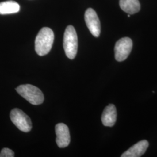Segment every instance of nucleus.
Masks as SVG:
<instances>
[{
  "label": "nucleus",
  "mask_w": 157,
  "mask_h": 157,
  "mask_svg": "<svg viewBox=\"0 0 157 157\" xmlns=\"http://www.w3.org/2000/svg\"><path fill=\"white\" fill-rule=\"evenodd\" d=\"M54 40L53 31L48 28H43L37 34L35 40V50L40 56L49 53Z\"/></svg>",
  "instance_id": "nucleus-1"
},
{
  "label": "nucleus",
  "mask_w": 157,
  "mask_h": 157,
  "mask_svg": "<svg viewBox=\"0 0 157 157\" xmlns=\"http://www.w3.org/2000/svg\"><path fill=\"white\" fill-rule=\"evenodd\" d=\"M17 93L32 105L41 104L44 97L43 92L38 87L32 84H22L16 89Z\"/></svg>",
  "instance_id": "nucleus-2"
},
{
  "label": "nucleus",
  "mask_w": 157,
  "mask_h": 157,
  "mask_svg": "<svg viewBox=\"0 0 157 157\" xmlns=\"http://www.w3.org/2000/svg\"><path fill=\"white\" fill-rule=\"evenodd\" d=\"M78 47V36L73 26L69 25L65 29L63 36V48L68 58L73 59L76 56Z\"/></svg>",
  "instance_id": "nucleus-3"
},
{
  "label": "nucleus",
  "mask_w": 157,
  "mask_h": 157,
  "mask_svg": "<svg viewBox=\"0 0 157 157\" xmlns=\"http://www.w3.org/2000/svg\"><path fill=\"white\" fill-rule=\"evenodd\" d=\"M10 118L12 123L23 132H29L32 128L30 118L25 112L18 108H14L10 113Z\"/></svg>",
  "instance_id": "nucleus-4"
},
{
  "label": "nucleus",
  "mask_w": 157,
  "mask_h": 157,
  "mask_svg": "<svg viewBox=\"0 0 157 157\" xmlns=\"http://www.w3.org/2000/svg\"><path fill=\"white\" fill-rule=\"evenodd\" d=\"M133 47L132 40L129 37H123L115 45V57L118 62L124 61L130 54Z\"/></svg>",
  "instance_id": "nucleus-5"
},
{
  "label": "nucleus",
  "mask_w": 157,
  "mask_h": 157,
  "mask_svg": "<svg viewBox=\"0 0 157 157\" xmlns=\"http://www.w3.org/2000/svg\"><path fill=\"white\" fill-rule=\"evenodd\" d=\"M84 19L90 33L95 37H98L101 32V25L95 11L92 8H88L85 12Z\"/></svg>",
  "instance_id": "nucleus-6"
},
{
  "label": "nucleus",
  "mask_w": 157,
  "mask_h": 157,
  "mask_svg": "<svg viewBox=\"0 0 157 157\" xmlns=\"http://www.w3.org/2000/svg\"><path fill=\"white\" fill-rule=\"evenodd\" d=\"M56 143L59 148H65L69 146L71 141L69 130L65 124L60 123L56 126Z\"/></svg>",
  "instance_id": "nucleus-7"
},
{
  "label": "nucleus",
  "mask_w": 157,
  "mask_h": 157,
  "mask_svg": "<svg viewBox=\"0 0 157 157\" xmlns=\"http://www.w3.org/2000/svg\"><path fill=\"white\" fill-rule=\"evenodd\" d=\"M117 112L113 104H109L105 108L101 116V121L105 126L112 127L117 121Z\"/></svg>",
  "instance_id": "nucleus-8"
},
{
  "label": "nucleus",
  "mask_w": 157,
  "mask_h": 157,
  "mask_svg": "<svg viewBox=\"0 0 157 157\" xmlns=\"http://www.w3.org/2000/svg\"><path fill=\"white\" fill-rule=\"evenodd\" d=\"M149 146L148 141L146 140L140 141L139 142L132 146L126 151L121 155L122 157H140L145 152Z\"/></svg>",
  "instance_id": "nucleus-9"
},
{
  "label": "nucleus",
  "mask_w": 157,
  "mask_h": 157,
  "mask_svg": "<svg viewBox=\"0 0 157 157\" xmlns=\"http://www.w3.org/2000/svg\"><path fill=\"white\" fill-rule=\"evenodd\" d=\"M119 6L128 14H134L140 11V4L139 0H119Z\"/></svg>",
  "instance_id": "nucleus-10"
},
{
  "label": "nucleus",
  "mask_w": 157,
  "mask_h": 157,
  "mask_svg": "<svg viewBox=\"0 0 157 157\" xmlns=\"http://www.w3.org/2000/svg\"><path fill=\"white\" fill-rule=\"evenodd\" d=\"M20 10L19 4L12 0L0 2V14L6 15L15 13Z\"/></svg>",
  "instance_id": "nucleus-11"
},
{
  "label": "nucleus",
  "mask_w": 157,
  "mask_h": 157,
  "mask_svg": "<svg viewBox=\"0 0 157 157\" xmlns=\"http://www.w3.org/2000/svg\"><path fill=\"white\" fill-rule=\"evenodd\" d=\"M14 152L8 148H4L0 153V157H13Z\"/></svg>",
  "instance_id": "nucleus-12"
},
{
  "label": "nucleus",
  "mask_w": 157,
  "mask_h": 157,
  "mask_svg": "<svg viewBox=\"0 0 157 157\" xmlns=\"http://www.w3.org/2000/svg\"><path fill=\"white\" fill-rule=\"evenodd\" d=\"M128 17H130V14H129V15H128Z\"/></svg>",
  "instance_id": "nucleus-13"
}]
</instances>
